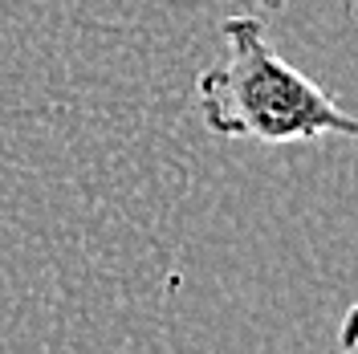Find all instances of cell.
I'll return each mask as SVG.
<instances>
[{"label":"cell","instance_id":"6da1fadb","mask_svg":"<svg viewBox=\"0 0 358 354\" xmlns=\"http://www.w3.org/2000/svg\"><path fill=\"white\" fill-rule=\"evenodd\" d=\"M220 33L228 53L196 78V102L212 134L261 143H310L338 134L358 143V114L338 106L334 94L293 69L268 45L261 17L236 13L220 24Z\"/></svg>","mask_w":358,"mask_h":354},{"label":"cell","instance_id":"7a4b0ae2","mask_svg":"<svg viewBox=\"0 0 358 354\" xmlns=\"http://www.w3.org/2000/svg\"><path fill=\"white\" fill-rule=\"evenodd\" d=\"M338 346L342 351H358V302L346 310V318H342V330H338Z\"/></svg>","mask_w":358,"mask_h":354},{"label":"cell","instance_id":"3957f363","mask_svg":"<svg viewBox=\"0 0 358 354\" xmlns=\"http://www.w3.org/2000/svg\"><path fill=\"white\" fill-rule=\"evenodd\" d=\"M257 4H261V8H268V13H273V8H281L285 0H257ZM342 4H346V8H350V13H355V17H358V0H342Z\"/></svg>","mask_w":358,"mask_h":354}]
</instances>
